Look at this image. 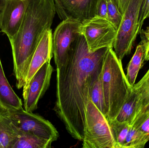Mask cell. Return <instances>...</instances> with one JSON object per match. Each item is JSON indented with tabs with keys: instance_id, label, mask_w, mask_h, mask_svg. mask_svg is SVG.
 Wrapping results in <instances>:
<instances>
[{
	"instance_id": "1",
	"label": "cell",
	"mask_w": 149,
	"mask_h": 148,
	"mask_svg": "<svg viewBox=\"0 0 149 148\" xmlns=\"http://www.w3.org/2000/svg\"><path fill=\"white\" fill-rule=\"evenodd\" d=\"M109 48L90 52L80 34L65 61L56 67L54 110L68 133L79 141L84 137L85 115L91 100V89L102 70Z\"/></svg>"
},
{
	"instance_id": "2",
	"label": "cell",
	"mask_w": 149,
	"mask_h": 148,
	"mask_svg": "<svg viewBox=\"0 0 149 148\" xmlns=\"http://www.w3.org/2000/svg\"><path fill=\"white\" fill-rule=\"evenodd\" d=\"M56 13L54 0H28L20 28L10 41L18 89L25 85L34 52L44 33L51 28Z\"/></svg>"
},
{
	"instance_id": "3",
	"label": "cell",
	"mask_w": 149,
	"mask_h": 148,
	"mask_svg": "<svg viewBox=\"0 0 149 148\" xmlns=\"http://www.w3.org/2000/svg\"><path fill=\"white\" fill-rule=\"evenodd\" d=\"M102 83L107 120H113L132 92L123 68L122 61L113 47L106 53L102 70Z\"/></svg>"
},
{
	"instance_id": "4",
	"label": "cell",
	"mask_w": 149,
	"mask_h": 148,
	"mask_svg": "<svg viewBox=\"0 0 149 148\" xmlns=\"http://www.w3.org/2000/svg\"><path fill=\"white\" fill-rule=\"evenodd\" d=\"M83 148H118L109 123L91 100L85 115Z\"/></svg>"
},
{
	"instance_id": "5",
	"label": "cell",
	"mask_w": 149,
	"mask_h": 148,
	"mask_svg": "<svg viewBox=\"0 0 149 148\" xmlns=\"http://www.w3.org/2000/svg\"><path fill=\"white\" fill-rule=\"evenodd\" d=\"M144 0H129L123 15L121 23L117 30L113 48L121 61L131 53L141 29L139 24L141 8Z\"/></svg>"
},
{
	"instance_id": "6",
	"label": "cell",
	"mask_w": 149,
	"mask_h": 148,
	"mask_svg": "<svg viewBox=\"0 0 149 148\" xmlns=\"http://www.w3.org/2000/svg\"><path fill=\"white\" fill-rule=\"evenodd\" d=\"M0 113L20 132L31 134L52 142L59 137L58 132L50 122L33 112H27L22 108L0 111Z\"/></svg>"
},
{
	"instance_id": "7",
	"label": "cell",
	"mask_w": 149,
	"mask_h": 148,
	"mask_svg": "<svg viewBox=\"0 0 149 148\" xmlns=\"http://www.w3.org/2000/svg\"><path fill=\"white\" fill-rule=\"evenodd\" d=\"M80 32L90 52L103 48L113 47L117 30L106 18L95 16L81 22Z\"/></svg>"
},
{
	"instance_id": "8",
	"label": "cell",
	"mask_w": 149,
	"mask_h": 148,
	"mask_svg": "<svg viewBox=\"0 0 149 148\" xmlns=\"http://www.w3.org/2000/svg\"><path fill=\"white\" fill-rule=\"evenodd\" d=\"M81 21L76 19L63 20L52 34V48L56 67L63 65L69 56L80 32Z\"/></svg>"
},
{
	"instance_id": "9",
	"label": "cell",
	"mask_w": 149,
	"mask_h": 148,
	"mask_svg": "<svg viewBox=\"0 0 149 148\" xmlns=\"http://www.w3.org/2000/svg\"><path fill=\"white\" fill-rule=\"evenodd\" d=\"M53 67L50 62H47L37 71L23 89L24 109L28 112H33L38 108L39 100L47 91L50 85Z\"/></svg>"
},
{
	"instance_id": "10",
	"label": "cell",
	"mask_w": 149,
	"mask_h": 148,
	"mask_svg": "<svg viewBox=\"0 0 149 148\" xmlns=\"http://www.w3.org/2000/svg\"><path fill=\"white\" fill-rule=\"evenodd\" d=\"M28 0H3L0 13V29L9 41L21 26Z\"/></svg>"
},
{
	"instance_id": "11",
	"label": "cell",
	"mask_w": 149,
	"mask_h": 148,
	"mask_svg": "<svg viewBox=\"0 0 149 148\" xmlns=\"http://www.w3.org/2000/svg\"><path fill=\"white\" fill-rule=\"evenodd\" d=\"M56 13L62 21L76 19L80 21L95 16L97 0H54Z\"/></svg>"
},
{
	"instance_id": "12",
	"label": "cell",
	"mask_w": 149,
	"mask_h": 148,
	"mask_svg": "<svg viewBox=\"0 0 149 148\" xmlns=\"http://www.w3.org/2000/svg\"><path fill=\"white\" fill-rule=\"evenodd\" d=\"M53 55L52 33L50 28L45 32L37 46L28 70L25 85L44 63L51 62Z\"/></svg>"
},
{
	"instance_id": "13",
	"label": "cell",
	"mask_w": 149,
	"mask_h": 148,
	"mask_svg": "<svg viewBox=\"0 0 149 148\" xmlns=\"http://www.w3.org/2000/svg\"><path fill=\"white\" fill-rule=\"evenodd\" d=\"M138 98L137 112L131 126L138 128L149 116V69L143 77L132 87Z\"/></svg>"
},
{
	"instance_id": "14",
	"label": "cell",
	"mask_w": 149,
	"mask_h": 148,
	"mask_svg": "<svg viewBox=\"0 0 149 148\" xmlns=\"http://www.w3.org/2000/svg\"><path fill=\"white\" fill-rule=\"evenodd\" d=\"M0 103L5 110L22 109V102L9 83L0 59Z\"/></svg>"
},
{
	"instance_id": "15",
	"label": "cell",
	"mask_w": 149,
	"mask_h": 148,
	"mask_svg": "<svg viewBox=\"0 0 149 148\" xmlns=\"http://www.w3.org/2000/svg\"><path fill=\"white\" fill-rule=\"evenodd\" d=\"M18 133L10 121L0 113V148H12Z\"/></svg>"
},
{
	"instance_id": "16",
	"label": "cell",
	"mask_w": 149,
	"mask_h": 148,
	"mask_svg": "<svg viewBox=\"0 0 149 148\" xmlns=\"http://www.w3.org/2000/svg\"><path fill=\"white\" fill-rule=\"evenodd\" d=\"M138 98L136 94L132 90L120 110L113 120L120 123H125L131 126L136 116Z\"/></svg>"
},
{
	"instance_id": "17",
	"label": "cell",
	"mask_w": 149,
	"mask_h": 148,
	"mask_svg": "<svg viewBox=\"0 0 149 148\" xmlns=\"http://www.w3.org/2000/svg\"><path fill=\"white\" fill-rule=\"evenodd\" d=\"M145 56V47L143 43L136 47L135 52L128 65L126 77L132 87L135 83L138 72L143 65Z\"/></svg>"
},
{
	"instance_id": "18",
	"label": "cell",
	"mask_w": 149,
	"mask_h": 148,
	"mask_svg": "<svg viewBox=\"0 0 149 148\" xmlns=\"http://www.w3.org/2000/svg\"><path fill=\"white\" fill-rule=\"evenodd\" d=\"M17 130L18 137L12 148H49L51 147L53 142L52 141Z\"/></svg>"
},
{
	"instance_id": "19",
	"label": "cell",
	"mask_w": 149,
	"mask_h": 148,
	"mask_svg": "<svg viewBox=\"0 0 149 148\" xmlns=\"http://www.w3.org/2000/svg\"><path fill=\"white\" fill-rule=\"evenodd\" d=\"M149 141V135L138 128L130 126L123 148H143Z\"/></svg>"
},
{
	"instance_id": "20",
	"label": "cell",
	"mask_w": 149,
	"mask_h": 148,
	"mask_svg": "<svg viewBox=\"0 0 149 148\" xmlns=\"http://www.w3.org/2000/svg\"><path fill=\"white\" fill-rule=\"evenodd\" d=\"M102 70L92 86L90 99L106 117L107 112L102 83Z\"/></svg>"
},
{
	"instance_id": "21",
	"label": "cell",
	"mask_w": 149,
	"mask_h": 148,
	"mask_svg": "<svg viewBox=\"0 0 149 148\" xmlns=\"http://www.w3.org/2000/svg\"><path fill=\"white\" fill-rule=\"evenodd\" d=\"M118 148H123L130 125L115 120L109 121Z\"/></svg>"
},
{
	"instance_id": "22",
	"label": "cell",
	"mask_w": 149,
	"mask_h": 148,
	"mask_svg": "<svg viewBox=\"0 0 149 148\" xmlns=\"http://www.w3.org/2000/svg\"><path fill=\"white\" fill-rule=\"evenodd\" d=\"M107 19L117 30L121 23L123 15L112 0H107Z\"/></svg>"
},
{
	"instance_id": "23",
	"label": "cell",
	"mask_w": 149,
	"mask_h": 148,
	"mask_svg": "<svg viewBox=\"0 0 149 148\" xmlns=\"http://www.w3.org/2000/svg\"><path fill=\"white\" fill-rule=\"evenodd\" d=\"M107 0H97L95 8V15L107 19Z\"/></svg>"
},
{
	"instance_id": "24",
	"label": "cell",
	"mask_w": 149,
	"mask_h": 148,
	"mask_svg": "<svg viewBox=\"0 0 149 148\" xmlns=\"http://www.w3.org/2000/svg\"><path fill=\"white\" fill-rule=\"evenodd\" d=\"M148 18H149V0H144L141 8L139 17V24L141 29L144 21Z\"/></svg>"
},
{
	"instance_id": "25",
	"label": "cell",
	"mask_w": 149,
	"mask_h": 148,
	"mask_svg": "<svg viewBox=\"0 0 149 148\" xmlns=\"http://www.w3.org/2000/svg\"><path fill=\"white\" fill-rule=\"evenodd\" d=\"M114 4L118 8L119 11L123 15L129 0H112Z\"/></svg>"
},
{
	"instance_id": "26",
	"label": "cell",
	"mask_w": 149,
	"mask_h": 148,
	"mask_svg": "<svg viewBox=\"0 0 149 148\" xmlns=\"http://www.w3.org/2000/svg\"><path fill=\"white\" fill-rule=\"evenodd\" d=\"M138 128L149 135V116Z\"/></svg>"
},
{
	"instance_id": "27",
	"label": "cell",
	"mask_w": 149,
	"mask_h": 148,
	"mask_svg": "<svg viewBox=\"0 0 149 148\" xmlns=\"http://www.w3.org/2000/svg\"><path fill=\"white\" fill-rule=\"evenodd\" d=\"M142 42L145 47L144 60L145 61H149V41H143Z\"/></svg>"
},
{
	"instance_id": "28",
	"label": "cell",
	"mask_w": 149,
	"mask_h": 148,
	"mask_svg": "<svg viewBox=\"0 0 149 148\" xmlns=\"http://www.w3.org/2000/svg\"><path fill=\"white\" fill-rule=\"evenodd\" d=\"M143 36H144V41H149V27L147 29V30H144L143 32Z\"/></svg>"
},
{
	"instance_id": "29",
	"label": "cell",
	"mask_w": 149,
	"mask_h": 148,
	"mask_svg": "<svg viewBox=\"0 0 149 148\" xmlns=\"http://www.w3.org/2000/svg\"><path fill=\"white\" fill-rule=\"evenodd\" d=\"M6 111L5 109H4V108L3 107L2 105L1 104V103H0V111Z\"/></svg>"
},
{
	"instance_id": "30",
	"label": "cell",
	"mask_w": 149,
	"mask_h": 148,
	"mask_svg": "<svg viewBox=\"0 0 149 148\" xmlns=\"http://www.w3.org/2000/svg\"><path fill=\"white\" fill-rule=\"evenodd\" d=\"M3 1V0H0V13H1V9ZM0 32H1V31H0Z\"/></svg>"
}]
</instances>
